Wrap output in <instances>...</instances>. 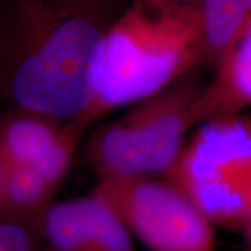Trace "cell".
<instances>
[{
	"label": "cell",
	"instance_id": "cell-1",
	"mask_svg": "<svg viewBox=\"0 0 251 251\" xmlns=\"http://www.w3.org/2000/svg\"><path fill=\"white\" fill-rule=\"evenodd\" d=\"M112 0H14L0 29V94L13 108L77 123L91 108Z\"/></svg>",
	"mask_w": 251,
	"mask_h": 251
},
{
	"label": "cell",
	"instance_id": "cell-2",
	"mask_svg": "<svg viewBox=\"0 0 251 251\" xmlns=\"http://www.w3.org/2000/svg\"><path fill=\"white\" fill-rule=\"evenodd\" d=\"M201 62L198 6L134 0L109 25L99 50L95 98L81 128L116 108L141 102Z\"/></svg>",
	"mask_w": 251,
	"mask_h": 251
},
{
	"label": "cell",
	"instance_id": "cell-3",
	"mask_svg": "<svg viewBox=\"0 0 251 251\" xmlns=\"http://www.w3.org/2000/svg\"><path fill=\"white\" fill-rule=\"evenodd\" d=\"M163 177L214 226L251 233V116L204 122Z\"/></svg>",
	"mask_w": 251,
	"mask_h": 251
},
{
	"label": "cell",
	"instance_id": "cell-4",
	"mask_svg": "<svg viewBox=\"0 0 251 251\" xmlns=\"http://www.w3.org/2000/svg\"><path fill=\"white\" fill-rule=\"evenodd\" d=\"M184 77L94 134L90 159L100 179L155 176L171 169L187 131L200 123L201 88Z\"/></svg>",
	"mask_w": 251,
	"mask_h": 251
},
{
	"label": "cell",
	"instance_id": "cell-5",
	"mask_svg": "<svg viewBox=\"0 0 251 251\" xmlns=\"http://www.w3.org/2000/svg\"><path fill=\"white\" fill-rule=\"evenodd\" d=\"M150 251H212L214 225L180 190L152 176L99 180L92 190Z\"/></svg>",
	"mask_w": 251,
	"mask_h": 251
},
{
	"label": "cell",
	"instance_id": "cell-6",
	"mask_svg": "<svg viewBox=\"0 0 251 251\" xmlns=\"http://www.w3.org/2000/svg\"><path fill=\"white\" fill-rule=\"evenodd\" d=\"M45 251H137L112 208L91 193L52 202L39 225Z\"/></svg>",
	"mask_w": 251,
	"mask_h": 251
},
{
	"label": "cell",
	"instance_id": "cell-7",
	"mask_svg": "<svg viewBox=\"0 0 251 251\" xmlns=\"http://www.w3.org/2000/svg\"><path fill=\"white\" fill-rule=\"evenodd\" d=\"M216 67L215 78L201 90L198 98L200 123L251 106V25L216 63Z\"/></svg>",
	"mask_w": 251,
	"mask_h": 251
},
{
	"label": "cell",
	"instance_id": "cell-8",
	"mask_svg": "<svg viewBox=\"0 0 251 251\" xmlns=\"http://www.w3.org/2000/svg\"><path fill=\"white\" fill-rule=\"evenodd\" d=\"M67 123L13 108L0 117V161L4 166H35L60 141Z\"/></svg>",
	"mask_w": 251,
	"mask_h": 251
},
{
	"label": "cell",
	"instance_id": "cell-9",
	"mask_svg": "<svg viewBox=\"0 0 251 251\" xmlns=\"http://www.w3.org/2000/svg\"><path fill=\"white\" fill-rule=\"evenodd\" d=\"M56 187L32 166H4L0 191V221L27 225L39 230Z\"/></svg>",
	"mask_w": 251,
	"mask_h": 251
},
{
	"label": "cell",
	"instance_id": "cell-10",
	"mask_svg": "<svg viewBox=\"0 0 251 251\" xmlns=\"http://www.w3.org/2000/svg\"><path fill=\"white\" fill-rule=\"evenodd\" d=\"M201 62L216 64L251 25V0H201Z\"/></svg>",
	"mask_w": 251,
	"mask_h": 251
},
{
	"label": "cell",
	"instance_id": "cell-11",
	"mask_svg": "<svg viewBox=\"0 0 251 251\" xmlns=\"http://www.w3.org/2000/svg\"><path fill=\"white\" fill-rule=\"evenodd\" d=\"M0 251H45V247L35 227L0 221Z\"/></svg>",
	"mask_w": 251,
	"mask_h": 251
},
{
	"label": "cell",
	"instance_id": "cell-12",
	"mask_svg": "<svg viewBox=\"0 0 251 251\" xmlns=\"http://www.w3.org/2000/svg\"><path fill=\"white\" fill-rule=\"evenodd\" d=\"M151 1L173 4V6H200L201 0H151Z\"/></svg>",
	"mask_w": 251,
	"mask_h": 251
},
{
	"label": "cell",
	"instance_id": "cell-13",
	"mask_svg": "<svg viewBox=\"0 0 251 251\" xmlns=\"http://www.w3.org/2000/svg\"><path fill=\"white\" fill-rule=\"evenodd\" d=\"M3 177H4V165L0 161V191H1V186H3Z\"/></svg>",
	"mask_w": 251,
	"mask_h": 251
}]
</instances>
